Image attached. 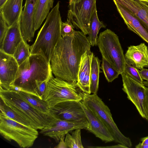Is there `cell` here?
Wrapping results in <instances>:
<instances>
[{
    "label": "cell",
    "instance_id": "6da1fadb",
    "mask_svg": "<svg viewBox=\"0 0 148 148\" xmlns=\"http://www.w3.org/2000/svg\"><path fill=\"white\" fill-rule=\"evenodd\" d=\"M91 46L87 37L82 31H75L72 36L62 37L51 59L52 73L56 77L76 83L82 56L90 49Z\"/></svg>",
    "mask_w": 148,
    "mask_h": 148
},
{
    "label": "cell",
    "instance_id": "7a4b0ae2",
    "mask_svg": "<svg viewBox=\"0 0 148 148\" xmlns=\"http://www.w3.org/2000/svg\"><path fill=\"white\" fill-rule=\"evenodd\" d=\"M52 73L50 63L44 57L40 54H30L19 66L15 79L10 86H15V91L36 96V80L47 79Z\"/></svg>",
    "mask_w": 148,
    "mask_h": 148
},
{
    "label": "cell",
    "instance_id": "3957f363",
    "mask_svg": "<svg viewBox=\"0 0 148 148\" xmlns=\"http://www.w3.org/2000/svg\"><path fill=\"white\" fill-rule=\"evenodd\" d=\"M58 1L47 16L34 43L30 46L31 54H40L50 62L55 47L62 37V23Z\"/></svg>",
    "mask_w": 148,
    "mask_h": 148
},
{
    "label": "cell",
    "instance_id": "277c9868",
    "mask_svg": "<svg viewBox=\"0 0 148 148\" xmlns=\"http://www.w3.org/2000/svg\"><path fill=\"white\" fill-rule=\"evenodd\" d=\"M1 100L6 105L27 119L32 126L41 130L56 119L51 113L40 111L24 100L15 90L0 88Z\"/></svg>",
    "mask_w": 148,
    "mask_h": 148
},
{
    "label": "cell",
    "instance_id": "5b68a950",
    "mask_svg": "<svg viewBox=\"0 0 148 148\" xmlns=\"http://www.w3.org/2000/svg\"><path fill=\"white\" fill-rule=\"evenodd\" d=\"M80 94L82 98V102L100 119L110 132L114 141L128 148H131L132 143L130 139L119 130L113 119L110 109L97 94H89L81 91Z\"/></svg>",
    "mask_w": 148,
    "mask_h": 148
},
{
    "label": "cell",
    "instance_id": "8992f818",
    "mask_svg": "<svg viewBox=\"0 0 148 148\" xmlns=\"http://www.w3.org/2000/svg\"><path fill=\"white\" fill-rule=\"evenodd\" d=\"M81 91L76 83L54 77L52 73L48 78L43 100L49 108L63 101H80L82 100L80 94Z\"/></svg>",
    "mask_w": 148,
    "mask_h": 148
},
{
    "label": "cell",
    "instance_id": "52a82bcc",
    "mask_svg": "<svg viewBox=\"0 0 148 148\" xmlns=\"http://www.w3.org/2000/svg\"><path fill=\"white\" fill-rule=\"evenodd\" d=\"M37 130L17 122L0 112V133L5 139L13 140L21 147H32L38 138Z\"/></svg>",
    "mask_w": 148,
    "mask_h": 148
},
{
    "label": "cell",
    "instance_id": "ba28073f",
    "mask_svg": "<svg viewBox=\"0 0 148 148\" xmlns=\"http://www.w3.org/2000/svg\"><path fill=\"white\" fill-rule=\"evenodd\" d=\"M97 45L102 58L108 61L120 74L123 73L125 61L117 35L110 29H107L99 34Z\"/></svg>",
    "mask_w": 148,
    "mask_h": 148
},
{
    "label": "cell",
    "instance_id": "9c48e42d",
    "mask_svg": "<svg viewBox=\"0 0 148 148\" xmlns=\"http://www.w3.org/2000/svg\"><path fill=\"white\" fill-rule=\"evenodd\" d=\"M97 0H77L69 3L68 18L86 35L88 33L91 18L96 8Z\"/></svg>",
    "mask_w": 148,
    "mask_h": 148
},
{
    "label": "cell",
    "instance_id": "30bf717a",
    "mask_svg": "<svg viewBox=\"0 0 148 148\" xmlns=\"http://www.w3.org/2000/svg\"><path fill=\"white\" fill-rule=\"evenodd\" d=\"M123 91L127 97L135 105L139 113L143 118L147 119L145 110V86L133 79L124 71L121 74Z\"/></svg>",
    "mask_w": 148,
    "mask_h": 148
},
{
    "label": "cell",
    "instance_id": "8fae6325",
    "mask_svg": "<svg viewBox=\"0 0 148 148\" xmlns=\"http://www.w3.org/2000/svg\"><path fill=\"white\" fill-rule=\"evenodd\" d=\"M49 112L56 118L69 121L87 120L80 101H67L49 108Z\"/></svg>",
    "mask_w": 148,
    "mask_h": 148
},
{
    "label": "cell",
    "instance_id": "7c38bea8",
    "mask_svg": "<svg viewBox=\"0 0 148 148\" xmlns=\"http://www.w3.org/2000/svg\"><path fill=\"white\" fill-rule=\"evenodd\" d=\"M89 126L87 120L69 121L56 118L49 125L40 130V132L44 136L52 138L56 142L59 143L61 138L65 136L68 133L78 128L86 130Z\"/></svg>",
    "mask_w": 148,
    "mask_h": 148
},
{
    "label": "cell",
    "instance_id": "4fadbf2b",
    "mask_svg": "<svg viewBox=\"0 0 148 148\" xmlns=\"http://www.w3.org/2000/svg\"><path fill=\"white\" fill-rule=\"evenodd\" d=\"M19 66L13 56L0 50V86L5 90H9L14 82Z\"/></svg>",
    "mask_w": 148,
    "mask_h": 148
},
{
    "label": "cell",
    "instance_id": "5bb4252c",
    "mask_svg": "<svg viewBox=\"0 0 148 148\" xmlns=\"http://www.w3.org/2000/svg\"><path fill=\"white\" fill-rule=\"evenodd\" d=\"M37 0H26L21 20V29L23 40L26 42L32 40L35 32L34 16Z\"/></svg>",
    "mask_w": 148,
    "mask_h": 148
},
{
    "label": "cell",
    "instance_id": "9a60e30c",
    "mask_svg": "<svg viewBox=\"0 0 148 148\" xmlns=\"http://www.w3.org/2000/svg\"><path fill=\"white\" fill-rule=\"evenodd\" d=\"M85 112L89 127L86 130L105 143L114 141L110 132L98 116L90 109L80 101Z\"/></svg>",
    "mask_w": 148,
    "mask_h": 148
},
{
    "label": "cell",
    "instance_id": "2e32d148",
    "mask_svg": "<svg viewBox=\"0 0 148 148\" xmlns=\"http://www.w3.org/2000/svg\"><path fill=\"white\" fill-rule=\"evenodd\" d=\"M124 56L126 63L138 69L148 67V47L144 43L129 47Z\"/></svg>",
    "mask_w": 148,
    "mask_h": 148
},
{
    "label": "cell",
    "instance_id": "e0dca14e",
    "mask_svg": "<svg viewBox=\"0 0 148 148\" xmlns=\"http://www.w3.org/2000/svg\"><path fill=\"white\" fill-rule=\"evenodd\" d=\"M93 53L90 49L86 51L82 56L76 82L77 86L82 92L89 94H91V64Z\"/></svg>",
    "mask_w": 148,
    "mask_h": 148
},
{
    "label": "cell",
    "instance_id": "ac0fdd59",
    "mask_svg": "<svg viewBox=\"0 0 148 148\" xmlns=\"http://www.w3.org/2000/svg\"><path fill=\"white\" fill-rule=\"evenodd\" d=\"M21 18L9 27L0 50L13 56L18 45L23 40L21 29Z\"/></svg>",
    "mask_w": 148,
    "mask_h": 148
},
{
    "label": "cell",
    "instance_id": "d6986e66",
    "mask_svg": "<svg viewBox=\"0 0 148 148\" xmlns=\"http://www.w3.org/2000/svg\"><path fill=\"white\" fill-rule=\"evenodd\" d=\"M113 1L128 28L148 43V31L131 13L117 2Z\"/></svg>",
    "mask_w": 148,
    "mask_h": 148
},
{
    "label": "cell",
    "instance_id": "ffe728a7",
    "mask_svg": "<svg viewBox=\"0 0 148 148\" xmlns=\"http://www.w3.org/2000/svg\"><path fill=\"white\" fill-rule=\"evenodd\" d=\"M126 8L148 31V3L135 0H113Z\"/></svg>",
    "mask_w": 148,
    "mask_h": 148
},
{
    "label": "cell",
    "instance_id": "44dd1931",
    "mask_svg": "<svg viewBox=\"0 0 148 148\" xmlns=\"http://www.w3.org/2000/svg\"><path fill=\"white\" fill-rule=\"evenodd\" d=\"M23 0H7L0 12L8 26L10 27L17 21L21 18L23 12Z\"/></svg>",
    "mask_w": 148,
    "mask_h": 148
},
{
    "label": "cell",
    "instance_id": "7402d4cb",
    "mask_svg": "<svg viewBox=\"0 0 148 148\" xmlns=\"http://www.w3.org/2000/svg\"><path fill=\"white\" fill-rule=\"evenodd\" d=\"M54 0H37L35 12L34 23L35 31L40 27L53 7Z\"/></svg>",
    "mask_w": 148,
    "mask_h": 148
},
{
    "label": "cell",
    "instance_id": "603a6c76",
    "mask_svg": "<svg viewBox=\"0 0 148 148\" xmlns=\"http://www.w3.org/2000/svg\"><path fill=\"white\" fill-rule=\"evenodd\" d=\"M106 27L103 22L99 20L96 8L91 18L87 37L91 46L97 45L99 31L101 28Z\"/></svg>",
    "mask_w": 148,
    "mask_h": 148
},
{
    "label": "cell",
    "instance_id": "cb8c5ba5",
    "mask_svg": "<svg viewBox=\"0 0 148 148\" xmlns=\"http://www.w3.org/2000/svg\"><path fill=\"white\" fill-rule=\"evenodd\" d=\"M101 61L93 53L91 64L90 86L91 94H97L98 91Z\"/></svg>",
    "mask_w": 148,
    "mask_h": 148
},
{
    "label": "cell",
    "instance_id": "d4e9b609",
    "mask_svg": "<svg viewBox=\"0 0 148 148\" xmlns=\"http://www.w3.org/2000/svg\"><path fill=\"white\" fill-rule=\"evenodd\" d=\"M20 95L31 105L42 112L50 113L46 103L38 96L26 92L16 91Z\"/></svg>",
    "mask_w": 148,
    "mask_h": 148
},
{
    "label": "cell",
    "instance_id": "484cf974",
    "mask_svg": "<svg viewBox=\"0 0 148 148\" xmlns=\"http://www.w3.org/2000/svg\"><path fill=\"white\" fill-rule=\"evenodd\" d=\"M81 129L77 128L71 131V134L69 133L66 134L64 141L67 148H84L81 138Z\"/></svg>",
    "mask_w": 148,
    "mask_h": 148
},
{
    "label": "cell",
    "instance_id": "4316f807",
    "mask_svg": "<svg viewBox=\"0 0 148 148\" xmlns=\"http://www.w3.org/2000/svg\"><path fill=\"white\" fill-rule=\"evenodd\" d=\"M30 54V46L23 40L18 45L13 56L20 66Z\"/></svg>",
    "mask_w": 148,
    "mask_h": 148
},
{
    "label": "cell",
    "instance_id": "83f0119b",
    "mask_svg": "<svg viewBox=\"0 0 148 148\" xmlns=\"http://www.w3.org/2000/svg\"><path fill=\"white\" fill-rule=\"evenodd\" d=\"M0 112L10 119L22 124L32 126L29 122L26 119L5 105L1 100Z\"/></svg>",
    "mask_w": 148,
    "mask_h": 148
},
{
    "label": "cell",
    "instance_id": "f1b7e54d",
    "mask_svg": "<svg viewBox=\"0 0 148 148\" xmlns=\"http://www.w3.org/2000/svg\"><path fill=\"white\" fill-rule=\"evenodd\" d=\"M100 69L102 70L105 78L108 82H112L118 78L120 74L108 61L103 58Z\"/></svg>",
    "mask_w": 148,
    "mask_h": 148
},
{
    "label": "cell",
    "instance_id": "f546056e",
    "mask_svg": "<svg viewBox=\"0 0 148 148\" xmlns=\"http://www.w3.org/2000/svg\"><path fill=\"white\" fill-rule=\"evenodd\" d=\"M124 71L131 78L140 84L144 85L143 81L140 76L138 69L128 64L125 62Z\"/></svg>",
    "mask_w": 148,
    "mask_h": 148
},
{
    "label": "cell",
    "instance_id": "4dcf8cb0",
    "mask_svg": "<svg viewBox=\"0 0 148 148\" xmlns=\"http://www.w3.org/2000/svg\"><path fill=\"white\" fill-rule=\"evenodd\" d=\"M74 28V26L71 21L67 18L66 21L62 22L61 23V32L62 36H73L75 31Z\"/></svg>",
    "mask_w": 148,
    "mask_h": 148
},
{
    "label": "cell",
    "instance_id": "1f68e13d",
    "mask_svg": "<svg viewBox=\"0 0 148 148\" xmlns=\"http://www.w3.org/2000/svg\"><path fill=\"white\" fill-rule=\"evenodd\" d=\"M9 27L2 13L0 12V46L2 44Z\"/></svg>",
    "mask_w": 148,
    "mask_h": 148
},
{
    "label": "cell",
    "instance_id": "d6a6232c",
    "mask_svg": "<svg viewBox=\"0 0 148 148\" xmlns=\"http://www.w3.org/2000/svg\"><path fill=\"white\" fill-rule=\"evenodd\" d=\"M48 79L44 81L36 80V87L35 93L37 96L42 99H43Z\"/></svg>",
    "mask_w": 148,
    "mask_h": 148
},
{
    "label": "cell",
    "instance_id": "836d02e7",
    "mask_svg": "<svg viewBox=\"0 0 148 148\" xmlns=\"http://www.w3.org/2000/svg\"><path fill=\"white\" fill-rule=\"evenodd\" d=\"M138 71L142 79L148 82V69L144 68Z\"/></svg>",
    "mask_w": 148,
    "mask_h": 148
},
{
    "label": "cell",
    "instance_id": "e575fe53",
    "mask_svg": "<svg viewBox=\"0 0 148 148\" xmlns=\"http://www.w3.org/2000/svg\"><path fill=\"white\" fill-rule=\"evenodd\" d=\"M145 110L147 116V120L148 121V87H145Z\"/></svg>",
    "mask_w": 148,
    "mask_h": 148
},
{
    "label": "cell",
    "instance_id": "d590c367",
    "mask_svg": "<svg viewBox=\"0 0 148 148\" xmlns=\"http://www.w3.org/2000/svg\"><path fill=\"white\" fill-rule=\"evenodd\" d=\"M65 138V136H63L61 138L58 144L56 147V148H67L64 141Z\"/></svg>",
    "mask_w": 148,
    "mask_h": 148
},
{
    "label": "cell",
    "instance_id": "8d00e7d4",
    "mask_svg": "<svg viewBox=\"0 0 148 148\" xmlns=\"http://www.w3.org/2000/svg\"><path fill=\"white\" fill-rule=\"evenodd\" d=\"M135 147L136 148H148V144L143 145L141 143H139L136 145Z\"/></svg>",
    "mask_w": 148,
    "mask_h": 148
},
{
    "label": "cell",
    "instance_id": "74e56055",
    "mask_svg": "<svg viewBox=\"0 0 148 148\" xmlns=\"http://www.w3.org/2000/svg\"><path fill=\"white\" fill-rule=\"evenodd\" d=\"M143 144H148V136L144 137L140 139Z\"/></svg>",
    "mask_w": 148,
    "mask_h": 148
},
{
    "label": "cell",
    "instance_id": "f35d334b",
    "mask_svg": "<svg viewBox=\"0 0 148 148\" xmlns=\"http://www.w3.org/2000/svg\"><path fill=\"white\" fill-rule=\"evenodd\" d=\"M7 0H0V9L1 8Z\"/></svg>",
    "mask_w": 148,
    "mask_h": 148
},
{
    "label": "cell",
    "instance_id": "ab89813d",
    "mask_svg": "<svg viewBox=\"0 0 148 148\" xmlns=\"http://www.w3.org/2000/svg\"><path fill=\"white\" fill-rule=\"evenodd\" d=\"M143 84L145 86L148 87V82L143 81Z\"/></svg>",
    "mask_w": 148,
    "mask_h": 148
},
{
    "label": "cell",
    "instance_id": "60d3db41",
    "mask_svg": "<svg viewBox=\"0 0 148 148\" xmlns=\"http://www.w3.org/2000/svg\"><path fill=\"white\" fill-rule=\"evenodd\" d=\"M77 0H69V3L75 1Z\"/></svg>",
    "mask_w": 148,
    "mask_h": 148
},
{
    "label": "cell",
    "instance_id": "b9f144b4",
    "mask_svg": "<svg viewBox=\"0 0 148 148\" xmlns=\"http://www.w3.org/2000/svg\"><path fill=\"white\" fill-rule=\"evenodd\" d=\"M135 0L139 1H142L143 2H144L146 3L145 0Z\"/></svg>",
    "mask_w": 148,
    "mask_h": 148
},
{
    "label": "cell",
    "instance_id": "7bdbcfd3",
    "mask_svg": "<svg viewBox=\"0 0 148 148\" xmlns=\"http://www.w3.org/2000/svg\"><path fill=\"white\" fill-rule=\"evenodd\" d=\"M145 1H146V2L148 3V0H145Z\"/></svg>",
    "mask_w": 148,
    "mask_h": 148
}]
</instances>
